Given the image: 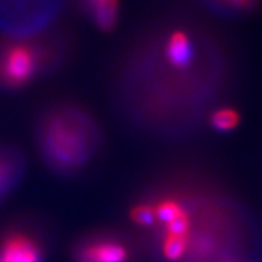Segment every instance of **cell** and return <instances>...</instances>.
Returning <instances> with one entry per match:
<instances>
[{"mask_svg": "<svg viewBox=\"0 0 262 262\" xmlns=\"http://www.w3.org/2000/svg\"><path fill=\"white\" fill-rule=\"evenodd\" d=\"M130 217L135 224L142 225V226H151V225L157 221L156 209L151 206H147V205L135 206L134 209L131 210Z\"/></svg>", "mask_w": 262, "mask_h": 262, "instance_id": "cell-10", "label": "cell"}, {"mask_svg": "<svg viewBox=\"0 0 262 262\" xmlns=\"http://www.w3.org/2000/svg\"><path fill=\"white\" fill-rule=\"evenodd\" d=\"M76 262H127V249L110 239L89 242L76 252Z\"/></svg>", "mask_w": 262, "mask_h": 262, "instance_id": "cell-4", "label": "cell"}, {"mask_svg": "<svg viewBox=\"0 0 262 262\" xmlns=\"http://www.w3.org/2000/svg\"><path fill=\"white\" fill-rule=\"evenodd\" d=\"M40 246L26 234L14 233L0 245V262H41Z\"/></svg>", "mask_w": 262, "mask_h": 262, "instance_id": "cell-3", "label": "cell"}, {"mask_svg": "<svg viewBox=\"0 0 262 262\" xmlns=\"http://www.w3.org/2000/svg\"><path fill=\"white\" fill-rule=\"evenodd\" d=\"M94 23L102 31H110L117 25L119 0H83Z\"/></svg>", "mask_w": 262, "mask_h": 262, "instance_id": "cell-5", "label": "cell"}, {"mask_svg": "<svg viewBox=\"0 0 262 262\" xmlns=\"http://www.w3.org/2000/svg\"><path fill=\"white\" fill-rule=\"evenodd\" d=\"M187 233H189V217L186 213L181 214L180 217L167 224V234L187 235Z\"/></svg>", "mask_w": 262, "mask_h": 262, "instance_id": "cell-11", "label": "cell"}, {"mask_svg": "<svg viewBox=\"0 0 262 262\" xmlns=\"http://www.w3.org/2000/svg\"><path fill=\"white\" fill-rule=\"evenodd\" d=\"M38 54L27 43H14L0 52V82L21 86L36 73Z\"/></svg>", "mask_w": 262, "mask_h": 262, "instance_id": "cell-2", "label": "cell"}, {"mask_svg": "<svg viewBox=\"0 0 262 262\" xmlns=\"http://www.w3.org/2000/svg\"><path fill=\"white\" fill-rule=\"evenodd\" d=\"M167 60L176 69H185L193 58V47L190 38L185 32L176 31L170 35L166 46Z\"/></svg>", "mask_w": 262, "mask_h": 262, "instance_id": "cell-6", "label": "cell"}, {"mask_svg": "<svg viewBox=\"0 0 262 262\" xmlns=\"http://www.w3.org/2000/svg\"><path fill=\"white\" fill-rule=\"evenodd\" d=\"M214 2L221 3L225 7L234 8V10H246L252 7L255 0H214Z\"/></svg>", "mask_w": 262, "mask_h": 262, "instance_id": "cell-13", "label": "cell"}, {"mask_svg": "<svg viewBox=\"0 0 262 262\" xmlns=\"http://www.w3.org/2000/svg\"><path fill=\"white\" fill-rule=\"evenodd\" d=\"M11 181H12V167L8 163L7 158L0 156V195L7 191Z\"/></svg>", "mask_w": 262, "mask_h": 262, "instance_id": "cell-12", "label": "cell"}, {"mask_svg": "<svg viewBox=\"0 0 262 262\" xmlns=\"http://www.w3.org/2000/svg\"><path fill=\"white\" fill-rule=\"evenodd\" d=\"M86 137L76 124L56 118L49 124L45 135V148L54 162L62 166H75L86 158Z\"/></svg>", "mask_w": 262, "mask_h": 262, "instance_id": "cell-1", "label": "cell"}, {"mask_svg": "<svg viewBox=\"0 0 262 262\" xmlns=\"http://www.w3.org/2000/svg\"><path fill=\"white\" fill-rule=\"evenodd\" d=\"M239 122V115L237 111L231 110V108H221V110L215 111L211 117V124L217 130L229 131L233 130Z\"/></svg>", "mask_w": 262, "mask_h": 262, "instance_id": "cell-8", "label": "cell"}, {"mask_svg": "<svg viewBox=\"0 0 262 262\" xmlns=\"http://www.w3.org/2000/svg\"><path fill=\"white\" fill-rule=\"evenodd\" d=\"M187 235L166 234L163 241V254L170 261H178L186 253Z\"/></svg>", "mask_w": 262, "mask_h": 262, "instance_id": "cell-7", "label": "cell"}, {"mask_svg": "<svg viewBox=\"0 0 262 262\" xmlns=\"http://www.w3.org/2000/svg\"><path fill=\"white\" fill-rule=\"evenodd\" d=\"M183 209L181 207V205L176 201L167 200L163 201L161 204L157 205L156 207V215L157 220L163 224H169L172 220H176L177 217H180L181 214H183Z\"/></svg>", "mask_w": 262, "mask_h": 262, "instance_id": "cell-9", "label": "cell"}]
</instances>
